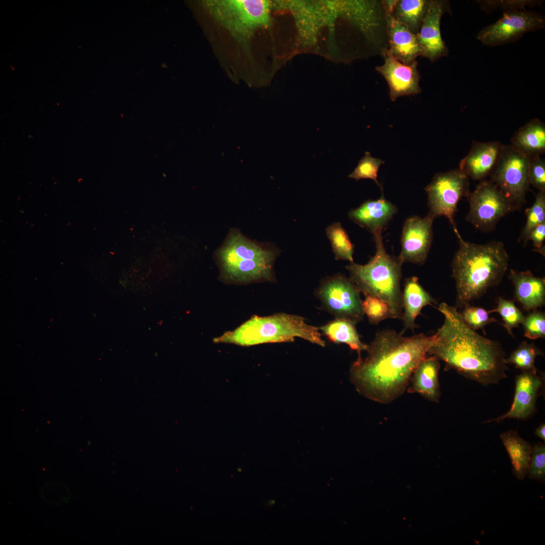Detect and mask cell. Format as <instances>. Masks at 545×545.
Segmentation results:
<instances>
[{
	"instance_id": "e575fe53",
	"label": "cell",
	"mask_w": 545,
	"mask_h": 545,
	"mask_svg": "<svg viewBox=\"0 0 545 545\" xmlns=\"http://www.w3.org/2000/svg\"><path fill=\"white\" fill-rule=\"evenodd\" d=\"M527 474L530 479L544 482L545 480V445L534 444L531 454Z\"/></svg>"
},
{
	"instance_id": "44dd1931",
	"label": "cell",
	"mask_w": 545,
	"mask_h": 545,
	"mask_svg": "<svg viewBox=\"0 0 545 545\" xmlns=\"http://www.w3.org/2000/svg\"><path fill=\"white\" fill-rule=\"evenodd\" d=\"M440 367V360L435 356H430L423 359L411 377V384L408 391L419 394L430 401L439 402L441 395L439 380Z\"/></svg>"
},
{
	"instance_id": "d590c367",
	"label": "cell",
	"mask_w": 545,
	"mask_h": 545,
	"mask_svg": "<svg viewBox=\"0 0 545 545\" xmlns=\"http://www.w3.org/2000/svg\"><path fill=\"white\" fill-rule=\"evenodd\" d=\"M40 495L47 503L61 505L69 501L71 493L68 487L64 484L50 482L43 485L40 490Z\"/></svg>"
},
{
	"instance_id": "2e32d148",
	"label": "cell",
	"mask_w": 545,
	"mask_h": 545,
	"mask_svg": "<svg viewBox=\"0 0 545 545\" xmlns=\"http://www.w3.org/2000/svg\"><path fill=\"white\" fill-rule=\"evenodd\" d=\"M543 382L544 376L537 372L522 371L515 378L514 397L509 410L484 423L499 422L506 418L526 420L529 418L535 413L537 398Z\"/></svg>"
},
{
	"instance_id": "d6a6232c",
	"label": "cell",
	"mask_w": 545,
	"mask_h": 545,
	"mask_svg": "<svg viewBox=\"0 0 545 545\" xmlns=\"http://www.w3.org/2000/svg\"><path fill=\"white\" fill-rule=\"evenodd\" d=\"M481 9L489 13L498 8L504 12L526 10V7H532L541 5L542 1L534 0H497L477 1Z\"/></svg>"
},
{
	"instance_id": "ffe728a7",
	"label": "cell",
	"mask_w": 545,
	"mask_h": 545,
	"mask_svg": "<svg viewBox=\"0 0 545 545\" xmlns=\"http://www.w3.org/2000/svg\"><path fill=\"white\" fill-rule=\"evenodd\" d=\"M509 278L513 284L516 299L525 310H534L544 305V278L534 276L529 270L514 269L510 270Z\"/></svg>"
},
{
	"instance_id": "cb8c5ba5",
	"label": "cell",
	"mask_w": 545,
	"mask_h": 545,
	"mask_svg": "<svg viewBox=\"0 0 545 545\" xmlns=\"http://www.w3.org/2000/svg\"><path fill=\"white\" fill-rule=\"evenodd\" d=\"M500 437L510 458L514 476L523 480L528 473L532 446L513 430L501 433Z\"/></svg>"
},
{
	"instance_id": "484cf974",
	"label": "cell",
	"mask_w": 545,
	"mask_h": 545,
	"mask_svg": "<svg viewBox=\"0 0 545 545\" xmlns=\"http://www.w3.org/2000/svg\"><path fill=\"white\" fill-rule=\"evenodd\" d=\"M429 1L400 0L392 15L398 22L417 35L427 12Z\"/></svg>"
},
{
	"instance_id": "ba28073f",
	"label": "cell",
	"mask_w": 545,
	"mask_h": 545,
	"mask_svg": "<svg viewBox=\"0 0 545 545\" xmlns=\"http://www.w3.org/2000/svg\"><path fill=\"white\" fill-rule=\"evenodd\" d=\"M529 156L512 146H503L492 181L518 209L525 201L529 189L528 171Z\"/></svg>"
},
{
	"instance_id": "6da1fadb",
	"label": "cell",
	"mask_w": 545,
	"mask_h": 545,
	"mask_svg": "<svg viewBox=\"0 0 545 545\" xmlns=\"http://www.w3.org/2000/svg\"><path fill=\"white\" fill-rule=\"evenodd\" d=\"M402 334L379 331L368 345L367 356H359L352 364L350 378L360 394L388 404L404 393L415 369L428 355L434 335Z\"/></svg>"
},
{
	"instance_id": "3957f363",
	"label": "cell",
	"mask_w": 545,
	"mask_h": 545,
	"mask_svg": "<svg viewBox=\"0 0 545 545\" xmlns=\"http://www.w3.org/2000/svg\"><path fill=\"white\" fill-rule=\"evenodd\" d=\"M455 234L459 248L452 261V272L456 282L457 305L464 307L501 282L509 258L501 242L477 244L464 241L458 231Z\"/></svg>"
},
{
	"instance_id": "d6986e66",
	"label": "cell",
	"mask_w": 545,
	"mask_h": 545,
	"mask_svg": "<svg viewBox=\"0 0 545 545\" xmlns=\"http://www.w3.org/2000/svg\"><path fill=\"white\" fill-rule=\"evenodd\" d=\"M397 211L396 206L384 197L382 190L379 199L366 201L358 208L351 210L349 216L352 221L374 234L382 231Z\"/></svg>"
},
{
	"instance_id": "8992f818",
	"label": "cell",
	"mask_w": 545,
	"mask_h": 545,
	"mask_svg": "<svg viewBox=\"0 0 545 545\" xmlns=\"http://www.w3.org/2000/svg\"><path fill=\"white\" fill-rule=\"evenodd\" d=\"M319 328L307 324L298 315L279 313L269 316L254 315L237 329L213 339L215 343L240 346L292 342L301 338L324 347Z\"/></svg>"
},
{
	"instance_id": "e0dca14e",
	"label": "cell",
	"mask_w": 545,
	"mask_h": 545,
	"mask_svg": "<svg viewBox=\"0 0 545 545\" xmlns=\"http://www.w3.org/2000/svg\"><path fill=\"white\" fill-rule=\"evenodd\" d=\"M503 146L497 141L473 142L469 152L461 160L459 169L472 179H483L495 168Z\"/></svg>"
},
{
	"instance_id": "f1b7e54d",
	"label": "cell",
	"mask_w": 545,
	"mask_h": 545,
	"mask_svg": "<svg viewBox=\"0 0 545 545\" xmlns=\"http://www.w3.org/2000/svg\"><path fill=\"white\" fill-rule=\"evenodd\" d=\"M526 222L519 241L524 240L525 245L531 231L538 225L545 222V192L539 191L533 204L525 210Z\"/></svg>"
},
{
	"instance_id": "8d00e7d4",
	"label": "cell",
	"mask_w": 545,
	"mask_h": 545,
	"mask_svg": "<svg viewBox=\"0 0 545 545\" xmlns=\"http://www.w3.org/2000/svg\"><path fill=\"white\" fill-rule=\"evenodd\" d=\"M526 338L535 340L545 337V315L541 311L533 310L525 316L522 322Z\"/></svg>"
},
{
	"instance_id": "277c9868",
	"label": "cell",
	"mask_w": 545,
	"mask_h": 545,
	"mask_svg": "<svg viewBox=\"0 0 545 545\" xmlns=\"http://www.w3.org/2000/svg\"><path fill=\"white\" fill-rule=\"evenodd\" d=\"M278 250L270 244L252 240L231 229L215 256L226 281L246 284L271 281Z\"/></svg>"
},
{
	"instance_id": "5b68a950",
	"label": "cell",
	"mask_w": 545,
	"mask_h": 545,
	"mask_svg": "<svg viewBox=\"0 0 545 545\" xmlns=\"http://www.w3.org/2000/svg\"><path fill=\"white\" fill-rule=\"evenodd\" d=\"M382 231L373 235L376 252L364 265L354 262L346 266L351 282L365 296L378 298L388 305L391 318L402 319V292L400 288L402 262L388 254L384 246Z\"/></svg>"
},
{
	"instance_id": "f546056e",
	"label": "cell",
	"mask_w": 545,
	"mask_h": 545,
	"mask_svg": "<svg viewBox=\"0 0 545 545\" xmlns=\"http://www.w3.org/2000/svg\"><path fill=\"white\" fill-rule=\"evenodd\" d=\"M488 311L489 313L498 312L500 314L503 320V326L512 337L513 329L518 327L525 318V316L512 300H507L501 297H499L496 307Z\"/></svg>"
},
{
	"instance_id": "7402d4cb",
	"label": "cell",
	"mask_w": 545,
	"mask_h": 545,
	"mask_svg": "<svg viewBox=\"0 0 545 545\" xmlns=\"http://www.w3.org/2000/svg\"><path fill=\"white\" fill-rule=\"evenodd\" d=\"M434 300L418 282L416 277L408 278L405 282L402 293V306L404 330L416 328V317L420 314L422 308L434 303Z\"/></svg>"
},
{
	"instance_id": "83f0119b",
	"label": "cell",
	"mask_w": 545,
	"mask_h": 545,
	"mask_svg": "<svg viewBox=\"0 0 545 545\" xmlns=\"http://www.w3.org/2000/svg\"><path fill=\"white\" fill-rule=\"evenodd\" d=\"M542 355V352L533 344L524 341L514 351L510 356L505 358L506 364L511 363L522 371L537 372L534 365L537 356Z\"/></svg>"
},
{
	"instance_id": "8fae6325",
	"label": "cell",
	"mask_w": 545,
	"mask_h": 545,
	"mask_svg": "<svg viewBox=\"0 0 545 545\" xmlns=\"http://www.w3.org/2000/svg\"><path fill=\"white\" fill-rule=\"evenodd\" d=\"M544 26L545 17L537 12L526 10L506 11L497 21L481 29L476 38L488 46H501L514 42L525 33Z\"/></svg>"
},
{
	"instance_id": "b9f144b4",
	"label": "cell",
	"mask_w": 545,
	"mask_h": 545,
	"mask_svg": "<svg viewBox=\"0 0 545 545\" xmlns=\"http://www.w3.org/2000/svg\"><path fill=\"white\" fill-rule=\"evenodd\" d=\"M238 470H239V471H241V469H238Z\"/></svg>"
},
{
	"instance_id": "ab89813d",
	"label": "cell",
	"mask_w": 545,
	"mask_h": 545,
	"mask_svg": "<svg viewBox=\"0 0 545 545\" xmlns=\"http://www.w3.org/2000/svg\"><path fill=\"white\" fill-rule=\"evenodd\" d=\"M398 1L387 0L382 1L383 6L386 13L393 14L396 9Z\"/></svg>"
},
{
	"instance_id": "603a6c76",
	"label": "cell",
	"mask_w": 545,
	"mask_h": 545,
	"mask_svg": "<svg viewBox=\"0 0 545 545\" xmlns=\"http://www.w3.org/2000/svg\"><path fill=\"white\" fill-rule=\"evenodd\" d=\"M511 145L529 157L539 155L545 150V126L539 119L530 121L514 135Z\"/></svg>"
},
{
	"instance_id": "30bf717a",
	"label": "cell",
	"mask_w": 545,
	"mask_h": 545,
	"mask_svg": "<svg viewBox=\"0 0 545 545\" xmlns=\"http://www.w3.org/2000/svg\"><path fill=\"white\" fill-rule=\"evenodd\" d=\"M467 197L470 208L466 220L481 231H492L502 217L516 210L492 181L481 182Z\"/></svg>"
},
{
	"instance_id": "7a4b0ae2",
	"label": "cell",
	"mask_w": 545,
	"mask_h": 545,
	"mask_svg": "<svg viewBox=\"0 0 545 545\" xmlns=\"http://www.w3.org/2000/svg\"><path fill=\"white\" fill-rule=\"evenodd\" d=\"M444 322L434 334L428 351L466 378L483 385L497 384L508 370L501 344L481 336L463 321L457 307L441 303Z\"/></svg>"
},
{
	"instance_id": "5bb4252c",
	"label": "cell",
	"mask_w": 545,
	"mask_h": 545,
	"mask_svg": "<svg viewBox=\"0 0 545 545\" xmlns=\"http://www.w3.org/2000/svg\"><path fill=\"white\" fill-rule=\"evenodd\" d=\"M382 54L384 58V64L376 67V69L388 84L392 101L400 96L421 92L417 61L410 65L404 64L393 56L389 48L384 50Z\"/></svg>"
},
{
	"instance_id": "9a60e30c",
	"label": "cell",
	"mask_w": 545,
	"mask_h": 545,
	"mask_svg": "<svg viewBox=\"0 0 545 545\" xmlns=\"http://www.w3.org/2000/svg\"><path fill=\"white\" fill-rule=\"evenodd\" d=\"M448 4L445 1L430 0L427 12L416 35L421 56L431 62L446 56L449 52L440 30L442 17L449 10Z\"/></svg>"
},
{
	"instance_id": "f35d334b",
	"label": "cell",
	"mask_w": 545,
	"mask_h": 545,
	"mask_svg": "<svg viewBox=\"0 0 545 545\" xmlns=\"http://www.w3.org/2000/svg\"><path fill=\"white\" fill-rule=\"evenodd\" d=\"M545 239V222H543L534 228L528 236L527 242L531 240L533 246L539 250L538 252L541 254H544L543 249V244Z\"/></svg>"
},
{
	"instance_id": "4fadbf2b",
	"label": "cell",
	"mask_w": 545,
	"mask_h": 545,
	"mask_svg": "<svg viewBox=\"0 0 545 545\" xmlns=\"http://www.w3.org/2000/svg\"><path fill=\"white\" fill-rule=\"evenodd\" d=\"M433 220L428 214L424 217L412 216L405 221L401 235L402 250L398 257L402 263L424 262L432 242Z\"/></svg>"
},
{
	"instance_id": "836d02e7",
	"label": "cell",
	"mask_w": 545,
	"mask_h": 545,
	"mask_svg": "<svg viewBox=\"0 0 545 545\" xmlns=\"http://www.w3.org/2000/svg\"><path fill=\"white\" fill-rule=\"evenodd\" d=\"M460 313L464 322L474 331L483 329L487 324L497 322L495 318L489 316L488 311L481 307L471 306L469 304L464 307L463 310Z\"/></svg>"
},
{
	"instance_id": "ac0fdd59",
	"label": "cell",
	"mask_w": 545,
	"mask_h": 545,
	"mask_svg": "<svg viewBox=\"0 0 545 545\" xmlns=\"http://www.w3.org/2000/svg\"><path fill=\"white\" fill-rule=\"evenodd\" d=\"M389 49L399 62L410 65L421 56L417 35L397 21L392 14L386 13Z\"/></svg>"
},
{
	"instance_id": "d4e9b609",
	"label": "cell",
	"mask_w": 545,
	"mask_h": 545,
	"mask_svg": "<svg viewBox=\"0 0 545 545\" xmlns=\"http://www.w3.org/2000/svg\"><path fill=\"white\" fill-rule=\"evenodd\" d=\"M356 323L350 320L337 318L319 329L332 342L336 344H346L352 350L357 351L359 356H361V352L366 351L368 345L360 340Z\"/></svg>"
},
{
	"instance_id": "4dcf8cb0",
	"label": "cell",
	"mask_w": 545,
	"mask_h": 545,
	"mask_svg": "<svg viewBox=\"0 0 545 545\" xmlns=\"http://www.w3.org/2000/svg\"><path fill=\"white\" fill-rule=\"evenodd\" d=\"M384 163V160L372 157L369 152L366 151L365 155L359 160L357 166L348 177L356 180L361 179H372L381 188V190H383L377 177L379 167Z\"/></svg>"
},
{
	"instance_id": "9c48e42d",
	"label": "cell",
	"mask_w": 545,
	"mask_h": 545,
	"mask_svg": "<svg viewBox=\"0 0 545 545\" xmlns=\"http://www.w3.org/2000/svg\"><path fill=\"white\" fill-rule=\"evenodd\" d=\"M428 195L429 214L433 219L441 216L446 217L457 230L454 221L457 205L463 197H468V177L459 169L446 173H439L425 188Z\"/></svg>"
},
{
	"instance_id": "52a82bcc",
	"label": "cell",
	"mask_w": 545,
	"mask_h": 545,
	"mask_svg": "<svg viewBox=\"0 0 545 545\" xmlns=\"http://www.w3.org/2000/svg\"><path fill=\"white\" fill-rule=\"evenodd\" d=\"M210 14L233 36L248 38L270 20V3L263 0L206 1Z\"/></svg>"
},
{
	"instance_id": "4316f807",
	"label": "cell",
	"mask_w": 545,
	"mask_h": 545,
	"mask_svg": "<svg viewBox=\"0 0 545 545\" xmlns=\"http://www.w3.org/2000/svg\"><path fill=\"white\" fill-rule=\"evenodd\" d=\"M326 234L330 240L337 260L343 259L353 262L354 246L339 222L328 226Z\"/></svg>"
},
{
	"instance_id": "74e56055",
	"label": "cell",
	"mask_w": 545,
	"mask_h": 545,
	"mask_svg": "<svg viewBox=\"0 0 545 545\" xmlns=\"http://www.w3.org/2000/svg\"><path fill=\"white\" fill-rule=\"evenodd\" d=\"M529 184L545 192V161L538 155L530 157L528 171Z\"/></svg>"
},
{
	"instance_id": "1f68e13d",
	"label": "cell",
	"mask_w": 545,
	"mask_h": 545,
	"mask_svg": "<svg viewBox=\"0 0 545 545\" xmlns=\"http://www.w3.org/2000/svg\"><path fill=\"white\" fill-rule=\"evenodd\" d=\"M362 306L364 314L371 323L378 324L388 318H391L388 305L378 298L366 295Z\"/></svg>"
},
{
	"instance_id": "60d3db41",
	"label": "cell",
	"mask_w": 545,
	"mask_h": 545,
	"mask_svg": "<svg viewBox=\"0 0 545 545\" xmlns=\"http://www.w3.org/2000/svg\"><path fill=\"white\" fill-rule=\"evenodd\" d=\"M534 434L545 441V424L541 423L535 430Z\"/></svg>"
},
{
	"instance_id": "7c38bea8",
	"label": "cell",
	"mask_w": 545,
	"mask_h": 545,
	"mask_svg": "<svg viewBox=\"0 0 545 545\" xmlns=\"http://www.w3.org/2000/svg\"><path fill=\"white\" fill-rule=\"evenodd\" d=\"M356 286L344 276L337 275L325 280L318 290V295L327 309L337 318L360 321L364 315Z\"/></svg>"
}]
</instances>
